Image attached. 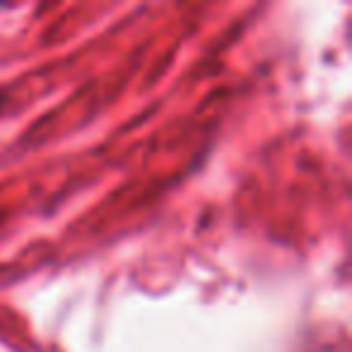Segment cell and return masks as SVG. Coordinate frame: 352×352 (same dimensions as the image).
<instances>
[{
    "instance_id": "obj_1",
    "label": "cell",
    "mask_w": 352,
    "mask_h": 352,
    "mask_svg": "<svg viewBox=\"0 0 352 352\" xmlns=\"http://www.w3.org/2000/svg\"><path fill=\"white\" fill-rule=\"evenodd\" d=\"M0 8H3V6H0Z\"/></svg>"
}]
</instances>
